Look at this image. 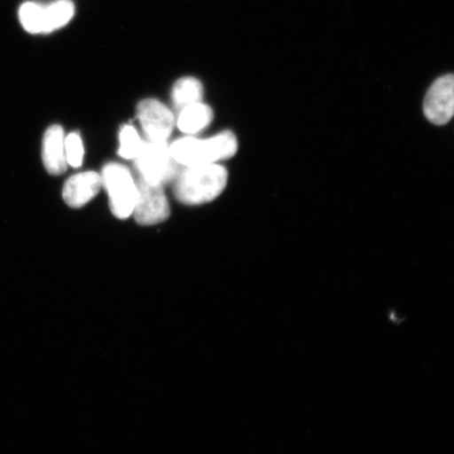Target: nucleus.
Returning <instances> with one entry per match:
<instances>
[{
	"instance_id": "nucleus-12",
	"label": "nucleus",
	"mask_w": 454,
	"mask_h": 454,
	"mask_svg": "<svg viewBox=\"0 0 454 454\" xmlns=\"http://www.w3.org/2000/svg\"><path fill=\"white\" fill-rule=\"evenodd\" d=\"M172 98L176 107L179 110L191 105L201 102L203 98V87L200 82L194 77H184L175 83L172 90Z\"/></svg>"
},
{
	"instance_id": "nucleus-9",
	"label": "nucleus",
	"mask_w": 454,
	"mask_h": 454,
	"mask_svg": "<svg viewBox=\"0 0 454 454\" xmlns=\"http://www.w3.org/2000/svg\"><path fill=\"white\" fill-rule=\"evenodd\" d=\"M65 130L60 126H52L45 130L43 144V160L50 175L59 176L67 170Z\"/></svg>"
},
{
	"instance_id": "nucleus-10",
	"label": "nucleus",
	"mask_w": 454,
	"mask_h": 454,
	"mask_svg": "<svg viewBox=\"0 0 454 454\" xmlns=\"http://www.w3.org/2000/svg\"><path fill=\"white\" fill-rule=\"evenodd\" d=\"M213 118L211 107L198 102L180 110L177 127L184 134L195 135L207 129L212 123Z\"/></svg>"
},
{
	"instance_id": "nucleus-6",
	"label": "nucleus",
	"mask_w": 454,
	"mask_h": 454,
	"mask_svg": "<svg viewBox=\"0 0 454 454\" xmlns=\"http://www.w3.org/2000/svg\"><path fill=\"white\" fill-rule=\"evenodd\" d=\"M426 118L435 126H444L454 116V74L442 76L431 85L424 100Z\"/></svg>"
},
{
	"instance_id": "nucleus-7",
	"label": "nucleus",
	"mask_w": 454,
	"mask_h": 454,
	"mask_svg": "<svg viewBox=\"0 0 454 454\" xmlns=\"http://www.w3.org/2000/svg\"><path fill=\"white\" fill-rule=\"evenodd\" d=\"M137 115L147 139L167 142L175 127L174 114L156 99L142 100Z\"/></svg>"
},
{
	"instance_id": "nucleus-3",
	"label": "nucleus",
	"mask_w": 454,
	"mask_h": 454,
	"mask_svg": "<svg viewBox=\"0 0 454 454\" xmlns=\"http://www.w3.org/2000/svg\"><path fill=\"white\" fill-rule=\"evenodd\" d=\"M102 185L110 198L112 213L118 219H128L133 214L137 200V184L127 167L109 163L102 169Z\"/></svg>"
},
{
	"instance_id": "nucleus-2",
	"label": "nucleus",
	"mask_w": 454,
	"mask_h": 454,
	"mask_svg": "<svg viewBox=\"0 0 454 454\" xmlns=\"http://www.w3.org/2000/svg\"><path fill=\"white\" fill-rule=\"evenodd\" d=\"M169 150L175 160L184 167L203 166L235 156L238 141L234 134L225 130L208 139L185 137L176 140L169 145Z\"/></svg>"
},
{
	"instance_id": "nucleus-13",
	"label": "nucleus",
	"mask_w": 454,
	"mask_h": 454,
	"mask_svg": "<svg viewBox=\"0 0 454 454\" xmlns=\"http://www.w3.org/2000/svg\"><path fill=\"white\" fill-rule=\"evenodd\" d=\"M20 20L28 33L44 34V5L26 3L20 9Z\"/></svg>"
},
{
	"instance_id": "nucleus-11",
	"label": "nucleus",
	"mask_w": 454,
	"mask_h": 454,
	"mask_svg": "<svg viewBox=\"0 0 454 454\" xmlns=\"http://www.w3.org/2000/svg\"><path fill=\"white\" fill-rule=\"evenodd\" d=\"M75 14V5L71 0H56L44 5V34L54 32L69 24Z\"/></svg>"
},
{
	"instance_id": "nucleus-15",
	"label": "nucleus",
	"mask_w": 454,
	"mask_h": 454,
	"mask_svg": "<svg viewBox=\"0 0 454 454\" xmlns=\"http://www.w3.org/2000/svg\"><path fill=\"white\" fill-rule=\"evenodd\" d=\"M65 145L67 164L73 168L82 167L84 151L81 135L78 133L67 135Z\"/></svg>"
},
{
	"instance_id": "nucleus-4",
	"label": "nucleus",
	"mask_w": 454,
	"mask_h": 454,
	"mask_svg": "<svg viewBox=\"0 0 454 454\" xmlns=\"http://www.w3.org/2000/svg\"><path fill=\"white\" fill-rule=\"evenodd\" d=\"M135 164L140 176L153 184L172 183L179 173V163L175 160L167 142L144 141Z\"/></svg>"
},
{
	"instance_id": "nucleus-8",
	"label": "nucleus",
	"mask_w": 454,
	"mask_h": 454,
	"mask_svg": "<svg viewBox=\"0 0 454 454\" xmlns=\"http://www.w3.org/2000/svg\"><path fill=\"white\" fill-rule=\"evenodd\" d=\"M102 186L101 176L95 172H85L72 176L64 186L62 197L72 208H81L98 196Z\"/></svg>"
},
{
	"instance_id": "nucleus-14",
	"label": "nucleus",
	"mask_w": 454,
	"mask_h": 454,
	"mask_svg": "<svg viewBox=\"0 0 454 454\" xmlns=\"http://www.w3.org/2000/svg\"><path fill=\"white\" fill-rule=\"evenodd\" d=\"M121 147L118 154L124 159H135L141 150L142 141L137 130L132 126H124L121 130Z\"/></svg>"
},
{
	"instance_id": "nucleus-5",
	"label": "nucleus",
	"mask_w": 454,
	"mask_h": 454,
	"mask_svg": "<svg viewBox=\"0 0 454 454\" xmlns=\"http://www.w3.org/2000/svg\"><path fill=\"white\" fill-rule=\"evenodd\" d=\"M137 200L134 215L140 225H155L164 223L170 214L169 204L163 185L153 184L139 176L137 180Z\"/></svg>"
},
{
	"instance_id": "nucleus-1",
	"label": "nucleus",
	"mask_w": 454,
	"mask_h": 454,
	"mask_svg": "<svg viewBox=\"0 0 454 454\" xmlns=\"http://www.w3.org/2000/svg\"><path fill=\"white\" fill-rule=\"evenodd\" d=\"M226 184V169L219 164L185 167L175 178L174 194L186 206H200L223 194Z\"/></svg>"
}]
</instances>
